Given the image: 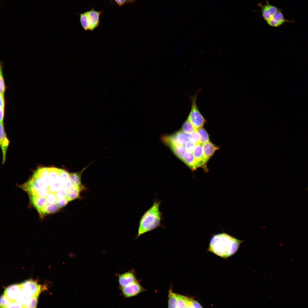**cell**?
Returning a JSON list of instances; mask_svg holds the SVG:
<instances>
[{
  "label": "cell",
  "instance_id": "1",
  "mask_svg": "<svg viewBox=\"0 0 308 308\" xmlns=\"http://www.w3.org/2000/svg\"><path fill=\"white\" fill-rule=\"evenodd\" d=\"M243 241L226 233L217 234L211 239L208 251L222 258H227L236 252Z\"/></svg>",
  "mask_w": 308,
  "mask_h": 308
},
{
  "label": "cell",
  "instance_id": "2",
  "mask_svg": "<svg viewBox=\"0 0 308 308\" xmlns=\"http://www.w3.org/2000/svg\"><path fill=\"white\" fill-rule=\"evenodd\" d=\"M160 204V201L155 200L142 215L139 220L136 238L161 226L162 213L159 208Z\"/></svg>",
  "mask_w": 308,
  "mask_h": 308
},
{
  "label": "cell",
  "instance_id": "3",
  "mask_svg": "<svg viewBox=\"0 0 308 308\" xmlns=\"http://www.w3.org/2000/svg\"><path fill=\"white\" fill-rule=\"evenodd\" d=\"M196 96L195 95L191 98V109L188 118L197 130L202 127L206 121L198 109L196 103Z\"/></svg>",
  "mask_w": 308,
  "mask_h": 308
},
{
  "label": "cell",
  "instance_id": "4",
  "mask_svg": "<svg viewBox=\"0 0 308 308\" xmlns=\"http://www.w3.org/2000/svg\"><path fill=\"white\" fill-rule=\"evenodd\" d=\"M120 288L123 295L126 298L135 296L145 290L137 280Z\"/></svg>",
  "mask_w": 308,
  "mask_h": 308
},
{
  "label": "cell",
  "instance_id": "5",
  "mask_svg": "<svg viewBox=\"0 0 308 308\" xmlns=\"http://www.w3.org/2000/svg\"><path fill=\"white\" fill-rule=\"evenodd\" d=\"M21 291L33 296H38L40 292V286L32 280L26 281L21 283Z\"/></svg>",
  "mask_w": 308,
  "mask_h": 308
},
{
  "label": "cell",
  "instance_id": "6",
  "mask_svg": "<svg viewBox=\"0 0 308 308\" xmlns=\"http://www.w3.org/2000/svg\"><path fill=\"white\" fill-rule=\"evenodd\" d=\"M21 290V284H13L5 289L3 294L10 301H17Z\"/></svg>",
  "mask_w": 308,
  "mask_h": 308
},
{
  "label": "cell",
  "instance_id": "7",
  "mask_svg": "<svg viewBox=\"0 0 308 308\" xmlns=\"http://www.w3.org/2000/svg\"><path fill=\"white\" fill-rule=\"evenodd\" d=\"M258 5L261 7L263 17L266 21L270 19L280 10L276 7L270 4L268 0H266V4L264 5H262L260 3Z\"/></svg>",
  "mask_w": 308,
  "mask_h": 308
},
{
  "label": "cell",
  "instance_id": "8",
  "mask_svg": "<svg viewBox=\"0 0 308 308\" xmlns=\"http://www.w3.org/2000/svg\"><path fill=\"white\" fill-rule=\"evenodd\" d=\"M118 278L120 288L125 286L137 280L134 272L131 270L119 275Z\"/></svg>",
  "mask_w": 308,
  "mask_h": 308
},
{
  "label": "cell",
  "instance_id": "9",
  "mask_svg": "<svg viewBox=\"0 0 308 308\" xmlns=\"http://www.w3.org/2000/svg\"><path fill=\"white\" fill-rule=\"evenodd\" d=\"M288 21H289L285 18L280 9L266 21L269 25L273 27H279Z\"/></svg>",
  "mask_w": 308,
  "mask_h": 308
},
{
  "label": "cell",
  "instance_id": "10",
  "mask_svg": "<svg viewBox=\"0 0 308 308\" xmlns=\"http://www.w3.org/2000/svg\"><path fill=\"white\" fill-rule=\"evenodd\" d=\"M29 198L34 207L40 214L47 204L46 198L33 195H29Z\"/></svg>",
  "mask_w": 308,
  "mask_h": 308
},
{
  "label": "cell",
  "instance_id": "11",
  "mask_svg": "<svg viewBox=\"0 0 308 308\" xmlns=\"http://www.w3.org/2000/svg\"><path fill=\"white\" fill-rule=\"evenodd\" d=\"M202 145L204 162L206 163L215 151L219 148L210 141L202 143Z\"/></svg>",
  "mask_w": 308,
  "mask_h": 308
},
{
  "label": "cell",
  "instance_id": "12",
  "mask_svg": "<svg viewBox=\"0 0 308 308\" xmlns=\"http://www.w3.org/2000/svg\"><path fill=\"white\" fill-rule=\"evenodd\" d=\"M90 27V30L97 27L99 23V16L102 13L93 9L87 12Z\"/></svg>",
  "mask_w": 308,
  "mask_h": 308
},
{
  "label": "cell",
  "instance_id": "13",
  "mask_svg": "<svg viewBox=\"0 0 308 308\" xmlns=\"http://www.w3.org/2000/svg\"><path fill=\"white\" fill-rule=\"evenodd\" d=\"M33 175L39 178L47 186H48L50 184L48 168H39L35 172Z\"/></svg>",
  "mask_w": 308,
  "mask_h": 308
},
{
  "label": "cell",
  "instance_id": "14",
  "mask_svg": "<svg viewBox=\"0 0 308 308\" xmlns=\"http://www.w3.org/2000/svg\"><path fill=\"white\" fill-rule=\"evenodd\" d=\"M192 152L199 167L205 165L202 143L196 145Z\"/></svg>",
  "mask_w": 308,
  "mask_h": 308
},
{
  "label": "cell",
  "instance_id": "15",
  "mask_svg": "<svg viewBox=\"0 0 308 308\" xmlns=\"http://www.w3.org/2000/svg\"><path fill=\"white\" fill-rule=\"evenodd\" d=\"M183 161L193 169H195L199 167L193 153L191 151H186L184 155Z\"/></svg>",
  "mask_w": 308,
  "mask_h": 308
},
{
  "label": "cell",
  "instance_id": "16",
  "mask_svg": "<svg viewBox=\"0 0 308 308\" xmlns=\"http://www.w3.org/2000/svg\"><path fill=\"white\" fill-rule=\"evenodd\" d=\"M60 208L56 203H47L43 208L41 213L39 214L41 218L46 214H52L58 211Z\"/></svg>",
  "mask_w": 308,
  "mask_h": 308
},
{
  "label": "cell",
  "instance_id": "17",
  "mask_svg": "<svg viewBox=\"0 0 308 308\" xmlns=\"http://www.w3.org/2000/svg\"><path fill=\"white\" fill-rule=\"evenodd\" d=\"M84 188L83 186L76 187L72 185L71 189L67 191L66 197L68 201H71L78 198L80 191Z\"/></svg>",
  "mask_w": 308,
  "mask_h": 308
},
{
  "label": "cell",
  "instance_id": "18",
  "mask_svg": "<svg viewBox=\"0 0 308 308\" xmlns=\"http://www.w3.org/2000/svg\"><path fill=\"white\" fill-rule=\"evenodd\" d=\"M87 167L84 168L80 171L77 173H69V176L72 185L80 187L82 185L81 184V178L83 172Z\"/></svg>",
  "mask_w": 308,
  "mask_h": 308
},
{
  "label": "cell",
  "instance_id": "19",
  "mask_svg": "<svg viewBox=\"0 0 308 308\" xmlns=\"http://www.w3.org/2000/svg\"><path fill=\"white\" fill-rule=\"evenodd\" d=\"M33 296L21 290V292L16 301L22 305V307L23 306L24 307L26 308L30 302Z\"/></svg>",
  "mask_w": 308,
  "mask_h": 308
},
{
  "label": "cell",
  "instance_id": "20",
  "mask_svg": "<svg viewBox=\"0 0 308 308\" xmlns=\"http://www.w3.org/2000/svg\"><path fill=\"white\" fill-rule=\"evenodd\" d=\"M50 183L59 181L60 169L55 167H48Z\"/></svg>",
  "mask_w": 308,
  "mask_h": 308
},
{
  "label": "cell",
  "instance_id": "21",
  "mask_svg": "<svg viewBox=\"0 0 308 308\" xmlns=\"http://www.w3.org/2000/svg\"><path fill=\"white\" fill-rule=\"evenodd\" d=\"M168 306L169 308H176L177 302V294L173 293L171 289L169 292Z\"/></svg>",
  "mask_w": 308,
  "mask_h": 308
},
{
  "label": "cell",
  "instance_id": "22",
  "mask_svg": "<svg viewBox=\"0 0 308 308\" xmlns=\"http://www.w3.org/2000/svg\"><path fill=\"white\" fill-rule=\"evenodd\" d=\"M174 134L179 142L182 145L184 146L185 143L190 140L189 135L182 130H179Z\"/></svg>",
  "mask_w": 308,
  "mask_h": 308
},
{
  "label": "cell",
  "instance_id": "23",
  "mask_svg": "<svg viewBox=\"0 0 308 308\" xmlns=\"http://www.w3.org/2000/svg\"><path fill=\"white\" fill-rule=\"evenodd\" d=\"M170 148L176 155L183 161L184 155L186 151L184 146L180 145L173 147Z\"/></svg>",
  "mask_w": 308,
  "mask_h": 308
},
{
  "label": "cell",
  "instance_id": "24",
  "mask_svg": "<svg viewBox=\"0 0 308 308\" xmlns=\"http://www.w3.org/2000/svg\"><path fill=\"white\" fill-rule=\"evenodd\" d=\"M182 131L187 134L197 129L193 125L187 118L184 122L182 127Z\"/></svg>",
  "mask_w": 308,
  "mask_h": 308
},
{
  "label": "cell",
  "instance_id": "25",
  "mask_svg": "<svg viewBox=\"0 0 308 308\" xmlns=\"http://www.w3.org/2000/svg\"><path fill=\"white\" fill-rule=\"evenodd\" d=\"M80 20L81 25L84 29L85 30H90V25L87 12L80 15Z\"/></svg>",
  "mask_w": 308,
  "mask_h": 308
},
{
  "label": "cell",
  "instance_id": "26",
  "mask_svg": "<svg viewBox=\"0 0 308 308\" xmlns=\"http://www.w3.org/2000/svg\"><path fill=\"white\" fill-rule=\"evenodd\" d=\"M64 187V184L59 180L51 183L48 186V189L50 192L55 193Z\"/></svg>",
  "mask_w": 308,
  "mask_h": 308
},
{
  "label": "cell",
  "instance_id": "27",
  "mask_svg": "<svg viewBox=\"0 0 308 308\" xmlns=\"http://www.w3.org/2000/svg\"><path fill=\"white\" fill-rule=\"evenodd\" d=\"M197 131L202 143L210 141L208 134L204 128L202 127L198 129Z\"/></svg>",
  "mask_w": 308,
  "mask_h": 308
},
{
  "label": "cell",
  "instance_id": "28",
  "mask_svg": "<svg viewBox=\"0 0 308 308\" xmlns=\"http://www.w3.org/2000/svg\"><path fill=\"white\" fill-rule=\"evenodd\" d=\"M176 308H186L188 297L177 294Z\"/></svg>",
  "mask_w": 308,
  "mask_h": 308
},
{
  "label": "cell",
  "instance_id": "29",
  "mask_svg": "<svg viewBox=\"0 0 308 308\" xmlns=\"http://www.w3.org/2000/svg\"><path fill=\"white\" fill-rule=\"evenodd\" d=\"M189 139L195 145L202 143L197 131H194L189 133Z\"/></svg>",
  "mask_w": 308,
  "mask_h": 308
},
{
  "label": "cell",
  "instance_id": "30",
  "mask_svg": "<svg viewBox=\"0 0 308 308\" xmlns=\"http://www.w3.org/2000/svg\"><path fill=\"white\" fill-rule=\"evenodd\" d=\"M3 64L0 62V93H4L5 90V86L3 75Z\"/></svg>",
  "mask_w": 308,
  "mask_h": 308
},
{
  "label": "cell",
  "instance_id": "31",
  "mask_svg": "<svg viewBox=\"0 0 308 308\" xmlns=\"http://www.w3.org/2000/svg\"><path fill=\"white\" fill-rule=\"evenodd\" d=\"M69 178V173L66 171L60 169L59 180L63 184Z\"/></svg>",
  "mask_w": 308,
  "mask_h": 308
},
{
  "label": "cell",
  "instance_id": "32",
  "mask_svg": "<svg viewBox=\"0 0 308 308\" xmlns=\"http://www.w3.org/2000/svg\"><path fill=\"white\" fill-rule=\"evenodd\" d=\"M55 193L57 199L62 198L66 197L67 191L64 187Z\"/></svg>",
  "mask_w": 308,
  "mask_h": 308
},
{
  "label": "cell",
  "instance_id": "33",
  "mask_svg": "<svg viewBox=\"0 0 308 308\" xmlns=\"http://www.w3.org/2000/svg\"><path fill=\"white\" fill-rule=\"evenodd\" d=\"M46 198L48 203H55L57 200L55 193L50 192L46 196Z\"/></svg>",
  "mask_w": 308,
  "mask_h": 308
},
{
  "label": "cell",
  "instance_id": "34",
  "mask_svg": "<svg viewBox=\"0 0 308 308\" xmlns=\"http://www.w3.org/2000/svg\"><path fill=\"white\" fill-rule=\"evenodd\" d=\"M69 201L66 197L57 199L56 203L60 208L65 206L68 204Z\"/></svg>",
  "mask_w": 308,
  "mask_h": 308
},
{
  "label": "cell",
  "instance_id": "35",
  "mask_svg": "<svg viewBox=\"0 0 308 308\" xmlns=\"http://www.w3.org/2000/svg\"><path fill=\"white\" fill-rule=\"evenodd\" d=\"M195 145L193 142L190 140L185 143L184 146L186 151L192 152Z\"/></svg>",
  "mask_w": 308,
  "mask_h": 308
},
{
  "label": "cell",
  "instance_id": "36",
  "mask_svg": "<svg viewBox=\"0 0 308 308\" xmlns=\"http://www.w3.org/2000/svg\"><path fill=\"white\" fill-rule=\"evenodd\" d=\"M10 300L5 297L3 294L1 296L0 299V307L7 308V306Z\"/></svg>",
  "mask_w": 308,
  "mask_h": 308
},
{
  "label": "cell",
  "instance_id": "37",
  "mask_svg": "<svg viewBox=\"0 0 308 308\" xmlns=\"http://www.w3.org/2000/svg\"><path fill=\"white\" fill-rule=\"evenodd\" d=\"M38 296H33L29 304L26 307V308H35L36 307L37 301Z\"/></svg>",
  "mask_w": 308,
  "mask_h": 308
},
{
  "label": "cell",
  "instance_id": "38",
  "mask_svg": "<svg viewBox=\"0 0 308 308\" xmlns=\"http://www.w3.org/2000/svg\"><path fill=\"white\" fill-rule=\"evenodd\" d=\"M0 142L2 141L7 138L4 129L3 122H0Z\"/></svg>",
  "mask_w": 308,
  "mask_h": 308
},
{
  "label": "cell",
  "instance_id": "39",
  "mask_svg": "<svg viewBox=\"0 0 308 308\" xmlns=\"http://www.w3.org/2000/svg\"><path fill=\"white\" fill-rule=\"evenodd\" d=\"M12 307H23L22 305L17 301H9L7 304V308Z\"/></svg>",
  "mask_w": 308,
  "mask_h": 308
},
{
  "label": "cell",
  "instance_id": "40",
  "mask_svg": "<svg viewBox=\"0 0 308 308\" xmlns=\"http://www.w3.org/2000/svg\"><path fill=\"white\" fill-rule=\"evenodd\" d=\"M64 187L68 191L70 190L72 186L71 181L69 178L64 183Z\"/></svg>",
  "mask_w": 308,
  "mask_h": 308
},
{
  "label": "cell",
  "instance_id": "41",
  "mask_svg": "<svg viewBox=\"0 0 308 308\" xmlns=\"http://www.w3.org/2000/svg\"><path fill=\"white\" fill-rule=\"evenodd\" d=\"M0 108H5V100L4 98V93H0Z\"/></svg>",
  "mask_w": 308,
  "mask_h": 308
},
{
  "label": "cell",
  "instance_id": "42",
  "mask_svg": "<svg viewBox=\"0 0 308 308\" xmlns=\"http://www.w3.org/2000/svg\"><path fill=\"white\" fill-rule=\"evenodd\" d=\"M4 115V108H0V122H3Z\"/></svg>",
  "mask_w": 308,
  "mask_h": 308
},
{
  "label": "cell",
  "instance_id": "43",
  "mask_svg": "<svg viewBox=\"0 0 308 308\" xmlns=\"http://www.w3.org/2000/svg\"><path fill=\"white\" fill-rule=\"evenodd\" d=\"M192 304L194 308H202L200 303L197 301L193 300L192 301Z\"/></svg>",
  "mask_w": 308,
  "mask_h": 308
},
{
  "label": "cell",
  "instance_id": "44",
  "mask_svg": "<svg viewBox=\"0 0 308 308\" xmlns=\"http://www.w3.org/2000/svg\"><path fill=\"white\" fill-rule=\"evenodd\" d=\"M117 3L120 6H121L127 2V0H115Z\"/></svg>",
  "mask_w": 308,
  "mask_h": 308
}]
</instances>
